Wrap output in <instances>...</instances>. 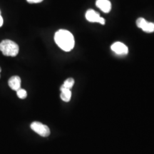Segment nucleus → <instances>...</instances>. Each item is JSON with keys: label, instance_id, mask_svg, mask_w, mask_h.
Listing matches in <instances>:
<instances>
[{"label": "nucleus", "instance_id": "1", "mask_svg": "<svg viewBox=\"0 0 154 154\" xmlns=\"http://www.w3.org/2000/svg\"><path fill=\"white\" fill-rule=\"evenodd\" d=\"M54 41L58 47L64 51H70L74 47V37L68 30L57 31L54 35Z\"/></svg>", "mask_w": 154, "mask_h": 154}, {"label": "nucleus", "instance_id": "2", "mask_svg": "<svg viewBox=\"0 0 154 154\" xmlns=\"http://www.w3.org/2000/svg\"><path fill=\"white\" fill-rule=\"evenodd\" d=\"M0 51L7 57H16L19 54L18 44L11 40L5 39L0 42Z\"/></svg>", "mask_w": 154, "mask_h": 154}, {"label": "nucleus", "instance_id": "3", "mask_svg": "<svg viewBox=\"0 0 154 154\" xmlns=\"http://www.w3.org/2000/svg\"><path fill=\"white\" fill-rule=\"evenodd\" d=\"M31 128L36 134L40 135L41 136H43V137H47L50 135V129L49 127L38 121H34L33 123H32Z\"/></svg>", "mask_w": 154, "mask_h": 154}, {"label": "nucleus", "instance_id": "4", "mask_svg": "<svg viewBox=\"0 0 154 154\" xmlns=\"http://www.w3.org/2000/svg\"><path fill=\"white\" fill-rule=\"evenodd\" d=\"M136 25L138 28H140L143 32L147 33H152L154 32V23L149 22L142 17H140L136 20Z\"/></svg>", "mask_w": 154, "mask_h": 154}, {"label": "nucleus", "instance_id": "5", "mask_svg": "<svg viewBox=\"0 0 154 154\" xmlns=\"http://www.w3.org/2000/svg\"><path fill=\"white\" fill-rule=\"evenodd\" d=\"M86 19L90 22H98L101 24H105V19L100 17V14L93 9H88L86 12Z\"/></svg>", "mask_w": 154, "mask_h": 154}, {"label": "nucleus", "instance_id": "6", "mask_svg": "<svg viewBox=\"0 0 154 154\" xmlns=\"http://www.w3.org/2000/svg\"><path fill=\"white\" fill-rule=\"evenodd\" d=\"M111 49L113 52L118 55H126L128 53V48L124 43L117 42L111 45Z\"/></svg>", "mask_w": 154, "mask_h": 154}, {"label": "nucleus", "instance_id": "7", "mask_svg": "<svg viewBox=\"0 0 154 154\" xmlns=\"http://www.w3.org/2000/svg\"><path fill=\"white\" fill-rule=\"evenodd\" d=\"M96 5L104 13H109L111 9V3L109 0H96Z\"/></svg>", "mask_w": 154, "mask_h": 154}, {"label": "nucleus", "instance_id": "8", "mask_svg": "<svg viewBox=\"0 0 154 154\" xmlns=\"http://www.w3.org/2000/svg\"><path fill=\"white\" fill-rule=\"evenodd\" d=\"M8 84L11 89L17 91L21 88V79L18 76H11L9 79Z\"/></svg>", "mask_w": 154, "mask_h": 154}, {"label": "nucleus", "instance_id": "9", "mask_svg": "<svg viewBox=\"0 0 154 154\" xmlns=\"http://www.w3.org/2000/svg\"><path fill=\"white\" fill-rule=\"evenodd\" d=\"M61 99L62 101L65 102H69L71 100L72 98V91L71 89H68V88H65L61 86Z\"/></svg>", "mask_w": 154, "mask_h": 154}, {"label": "nucleus", "instance_id": "10", "mask_svg": "<svg viewBox=\"0 0 154 154\" xmlns=\"http://www.w3.org/2000/svg\"><path fill=\"white\" fill-rule=\"evenodd\" d=\"M74 85V80L72 78H69L63 82V85L61 86L62 87L65 88H68V89H71Z\"/></svg>", "mask_w": 154, "mask_h": 154}, {"label": "nucleus", "instance_id": "11", "mask_svg": "<svg viewBox=\"0 0 154 154\" xmlns=\"http://www.w3.org/2000/svg\"><path fill=\"white\" fill-rule=\"evenodd\" d=\"M17 94L19 99H26V96H27V93H26V90L23 89V88H19V90H17Z\"/></svg>", "mask_w": 154, "mask_h": 154}, {"label": "nucleus", "instance_id": "12", "mask_svg": "<svg viewBox=\"0 0 154 154\" xmlns=\"http://www.w3.org/2000/svg\"><path fill=\"white\" fill-rule=\"evenodd\" d=\"M30 4H37L43 2V0H26Z\"/></svg>", "mask_w": 154, "mask_h": 154}, {"label": "nucleus", "instance_id": "13", "mask_svg": "<svg viewBox=\"0 0 154 154\" xmlns=\"http://www.w3.org/2000/svg\"><path fill=\"white\" fill-rule=\"evenodd\" d=\"M3 25V18L1 16V11H0V27Z\"/></svg>", "mask_w": 154, "mask_h": 154}, {"label": "nucleus", "instance_id": "14", "mask_svg": "<svg viewBox=\"0 0 154 154\" xmlns=\"http://www.w3.org/2000/svg\"><path fill=\"white\" fill-rule=\"evenodd\" d=\"M1 72H2V69L1 67H0V74H1ZM0 77H1V74H0Z\"/></svg>", "mask_w": 154, "mask_h": 154}]
</instances>
